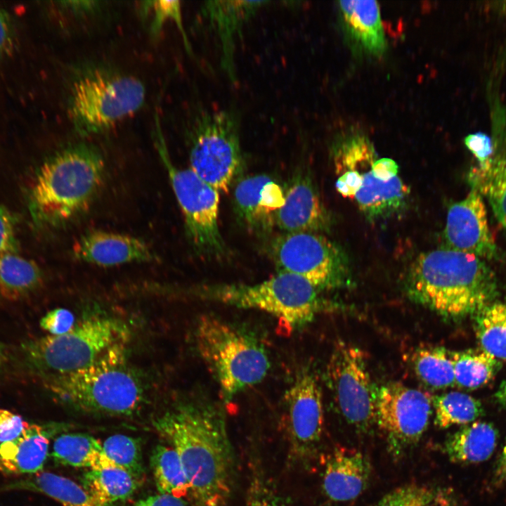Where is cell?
<instances>
[{
	"mask_svg": "<svg viewBox=\"0 0 506 506\" xmlns=\"http://www.w3.org/2000/svg\"><path fill=\"white\" fill-rule=\"evenodd\" d=\"M475 332L482 349L506 361V300L493 301L476 313Z\"/></svg>",
	"mask_w": 506,
	"mask_h": 506,
	"instance_id": "d6a6232c",
	"label": "cell"
},
{
	"mask_svg": "<svg viewBox=\"0 0 506 506\" xmlns=\"http://www.w3.org/2000/svg\"><path fill=\"white\" fill-rule=\"evenodd\" d=\"M243 506H289L287 500L260 476L253 478Z\"/></svg>",
	"mask_w": 506,
	"mask_h": 506,
	"instance_id": "74e56055",
	"label": "cell"
},
{
	"mask_svg": "<svg viewBox=\"0 0 506 506\" xmlns=\"http://www.w3.org/2000/svg\"><path fill=\"white\" fill-rule=\"evenodd\" d=\"M318 290L304 278L285 272L254 284L213 283L196 287L197 297L240 309L264 311L291 329L312 321L322 308Z\"/></svg>",
	"mask_w": 506,
	"mask_h": 506,
	"instance_id": "52a82bcc",
	"label": "cell"
},
{
	"mask_svg": "<svg viewBox=\"0 0 506 506\" xmlns=\"http://www.w3.org/2000/svg\"><path fill=\"white\" fill-rule=\"evenodd\" d=\"M412 363L418 379L426 386L440 389L455 384L450 351L440 346L422 347L413 355Z\"/></svg>",
	"mask_w": 506,
	"mask_h": 506,
	"instance_id": "1f68e13d",
	"label": "cell"
},
{
	"mask_svg": "<svg viewBox=\"0 0 506 506\" xmlns=\"http://www.w3.org/2000/svg\"><path fill=\"white\" fill-rule=\"evenodd\" d=\"M239 123L227 110L205 111L190 134V169L219 192L226 193L242 169Z\"/></svg>",
	"mask_w": 506,
	"mask_h": 506,
	"instance_id": "8fae6325",
	"label": "cell"
},
{
	"mask_svg": "<svg viewBox=\"0 0 506 506\" xmlns=\"http://www.w3.org/2000/svg\"><path fill=\"white\" fill-rule=\"evenodd\" d=\"M270 253L278 272L300 276L318 290L340 287L350 279L346 254L323 234L281 233L271 241Z\"/></svg>",
	"mask_w": 506,
	"mask_h": 506,
	"instance_id": "7c38bea8",
	"label": "cell"
},
{
	"mask_svg": "<svg viewBox=\"0 0 506 506\" xmlns=\"http://www.w3.org/2000/svg\"><path fill=\"white\" fill-rule=\"evenodd\" d=\"M72 254L77 261L104 267L159 259L153 248L141 238L103 230L82 235L73 244Z\"/></svg>",
	"mask_w": 506,
	"mask_h": 506,
	"instance_id": "e0dca14e",
	"label": "cell"
},
{
	"mask_svg": "<svg viewBox=\"0 0 506 506\" xmlns=\"http://www.w3.org/2000/svg\"><path fill=\"white\" fill-rule=\"evenodd\" d=\"M134 506H188L183 498L159 493L141 500Z\"/></svg>",
	"mask_w": 506,
	"mask_h": 506,
	"instance_id": "ee69618b",
	"label": "cell"
},
{
	"mask_svg": "<svg viewBox=\"0 0 506 506\" xmlns=\"http://www.w3.org/2000/svg\"><path fill=\"white\" fill-rule=\"evenodd\" d=\"M498 432L487 422H475L451 435L444 445L449 459L458 463H477L488 460L497 443Z\"/></svg>",
	"mask_w": 506,
	"mask_h": 506,
	"instance_id": "484cf974",
	"label": "cell"
},
{
	"mask_svg": "<svg viewBox=\"0 0 506 506\" xmlns=\"http://www.w3.org/2000/svg\"><path fill=\"white\" fill-rule=\"evenodd\" d=\"M177 452L193 506H226L233 487V456L224 417L204 403L179 405L153 422Z\"/></svg>",
	"mask_w": 506,
	"mask_h": 506,
	"instance_id": "6da1fadb",
	"label": "cell"
},
{
	"mask_svg": "<svg viewBox=\"0 0 506 506\" xmlns=\"http://www.w3.org/2000/svg\"><path fill=\"white\" fill-rule=\"evenodd\" d=\"M27 491L44 494L63 506H108L98 501L82 486L51 472H39L0 486V494Z\"/></svg>",
	"mask_w": 506,
	"mask_h": 506,
	"instance_id": "d4e9b609",
	"label": "cell"
},
{
	"mask_svg": "<svg viewBox=\"0 0 506 506\" xmlns=\"http://www.w3.org/2000/svg\"><path fill=\"white\" fill-rule=\"evenodd\" d=\"M434 423L440 428L454 424H466L483 413L481 403L464 393L450 391L433 398Z\"/></svg>",
	"mask_w": 506,
	"mask_h": 506,
	"instance_id": "836d02e7",
	"label": "cell"
},
{
	"mask_svg": "<svg viewBox=\"0 0 506 506\" xmlns=\"http://www.w3.org/2000/svg\"><path fill=\"white\" fill-rule=\"evenodd\" d=\"M327 377L346 421L360 430L375 422V394L363 351L338 342L327 365Z\"/></svg>",
	"mask_w": 506,
	"mask_h": 506,
	"instance_id": "5bb4252c",
	"label": "cell"
},
{
	"mask_svg": "<svg viewBox=\"0 0 506 506\" xmlns=\"http://www.w3.org/2000/svg\"><path fill=\"white\" fill-rule=\"evenodd\" d=\"M124 346L114 348L93 365L70 373L44 377L62 402L86 413L127 415L144 398L141 383L126 367Z\"/></svg>",
	"mask_w": 506,
	"mask_h": 506,
	"instance_id": "277c9868",
	"label": "cell"
},
{
	"mask_svg": "<svg viewBox=\"0 0 506 506\" xmlns=\"http://www.w3.org/2000/svg\"><path fill=\"white\" fill-rule=\"evenodd\" d=\"M195 339L224 402L261 382L268 372L269 358L259 341L216 317L200 318Z\"/></svg>",
	"mask_w": 506,
	"mask_h": 506,
	"instance_id": "5b68a950",
	"label": "cell"
},
{
	"mask_svg": "<svg viewBox=\"0 0 506 506\" xmlns=\"http://www.w3.org/2000/svg\"><path fill=\"white\" fill-rule=\"evenodd\" d=\"M446 247L473 254L482 259L497 255V247L491 233L482 196L471 189L460 201L448 210L444 229Z\"/></svg>",
	"mask_w": 506,
	"mask_h": 506,
	"instance_id": "2e32d148",
	"label": "cell"
},
{
	"mask_svg": "<svg viewBox=\"0 0 506 506\" xmlns=\"http://www.w3.org/2000/svg\"><path fill=\"white\" fill-rule=\"evenodd\" d=\"M375 506H455V503L446 489L410 484L391 491Z\"/></svg>",
	"mask_w": 506,
	"mask_h": 506,
	"instance_id": "e575fe53",
	"label": "cell"
},
{
	"mask_svg": "<svg viewBox=\"0 0 506 506\" xmlns=\"http://www.w3.org/2000/svg\"><path fill=\"white\" fill-rule=\"evenodd\" d=\"M465 144L477 160L478 164L487 161L492 155L494 141L489 136L481 133H474L465 138Z\"/></svg>",
	"mask_w": 506,
	"mask_h": 506,
	"instance_id": "b9f144b4",
	"label": "cell"
},
{
	"mask_svg": "<svg viewBox=\"0 0 506 506\" xmlns=\"http://www.w3.org/2000/svg\"><path fill=\"white\" fill-rule=\"evenodd\" d=\"M29 425L20 415L0 408V443L17 439Z\"/></svg>",
	"mask_w": 506,
	"mask_h": 506,
	"instance_id": "60d3db41",
	"label": "cell"
},
{
	"mask_svg": "<svg viewBox=\"0 0 506 506\" xmlns=\"http://www.w3.org/2000/svg\"><path fill=\"white\" fill-rule=\"evenodd\" d=\"M493 141L491 157L471 169L468 181L472 189L488 200L496 220L506 231V145Z\"/></svg>",
	"mask_w": 506,
	"mask_h": 506,
	"instance_id": "603a6c76",
	"label": "cell"
},
{
	"mask_svg": "<svg viewBox=\"0 0 506 506\" xmlns=\"http://www.w3.org/2000/svg\"><path fill=\"white\" fill-rule=\"evenodd\" d=\"M265 1H208L202 6V17L216 34L221 50V65L231 81L236 78L235 54L237 39L247 21Z\"/></svg>",
	"mask_w": 506,
	"mask_h": 506,
	"instance_id": "ffe728a7",
	"label": "cell"
},
{
	"mask_svg": "<svg viewBox=\"0 0 506 506\" xmlns=\"http://www.w3.org/2000/svg\"><path fill=\"white\" fill-rule=\"evenodd\" d=\"M365 141L353 140L337 151L335 186L353 199L370 221L387 217L401 208L409 190L398 176V166L391 158L375 159Z\"/></svg>",
	"mask_w": 506,
	"mask_h": 506,
	"instance_id": "8992f818",
	"label": "cell"
},
{
	"mask_svg": "<svg viewBox=\"0 0 506 506\" xmlns=\"http://www.w3.org/2000/svg\"><path fill=\"white\" fill-rule=\"evenodd\" d=\"M496 474L500 480H506V443L498 464Z\"/></svg>",
	"mask_w": 506,
	"mask_h": 506,
	"instance_id": "bcb514c9",
	"label": "cell"
},
{
	"mask_svg": "<svg viewBox=\"0 0 506 506\" xmlns=\"http://www.w3.org/2000/svg\"><path fill=\"white\" fill-rule=\"evenodd\" d=\"M234 209L242 224L259 235L275 228V214L284 203V191L269 176H250L240 181L234 190Z\"/></svg>",
	"mask_w": 506,
	"mask_h": 506,
	"instance_id": "ac0fdd59",
	"label": "cell"
},
{
	"mask_svg": "<svg viewBox=\"0 0 506 506\" xmlns=\"http://www.w3.org/2000/svg\"><path fill=\"white\" fill-rule=\"evenodd\" d=\"M4 360V356L1 349L0 348V366L2 365Z\"/></svg>",
	"mask_w": 506,
	"mask_h": 506,
	"instance_id": "c3c4849f",
	"label": "cell"
},
{
	"mask_svg": "<svg viewBox=\"0 0 506 506\" xmlns=\"http://www.w3.org/2000/svg\"><path fill=\"white\" fill-rule=\"evenodd\" d=\"M74 326V315L69 310L63 308L50 311L40 320V327L55 336L70 332Z\"/></svg>",
	"mask_w": 506,
	"mask_h": 506,
	"instance_id": "ab89813d",
	"label": "cell"
},
{
	"mask_svg": "<svg viewBox=\"0 0 506 506\" xmlns=\"http://www.w3.org/2000/svg\"><path fill=\"white\" fill-rule=\"evenodd\" d=\"M63 5L76 14H87L96 11L98 8V2L94 1H65Z\"/></svg>",
	"mask_w": 506,
	"mask_h": 506,
	"instance_id": "f6af8a7d",
	"label": "cell"
},
{
	"mask_svg": "<svg viewBox=\"0 0 506 506\" xmlns=\"http://www.w3.org/2000/svg\"><path fill=\"white\" fill-rule=\"evenodd\" d=\"M455 382L461 387L476 389L487 384L500 369V361L481 349L450 351Z\"/></svg>",
	"mask_w": 506,
	"mask_h": 506,
	"instance_id": "f546056e",
	"label": "cell"
},
{
	"mask_svg": "<svg viewBox=\"0 0 506 506\" xmlns=\"http://www.w3.org/2000/svg\"><path fill=\"white\" fill-rule=\"evenodd\" d=\"M145 15L152 13L150 25L151 32L157 35L162 30L164 22L173 20L179 29L186 47L189 50L190 45L183 25L181 2L179 1H148L141 6Z\"/></svg>",
	"mask_w": 506,
	"mask_h": 506,
	"instance_id": "8d00e7d4",
	"label": "cell"
},
{
	"mask_svg": "<svg viewBox=\"0 0 506 506\" xmlns=\"http://www.w3.org/2000/svg\"><path fill=\"white\" fill-rule=\"evenodd\" d=\"M129 337L126 325L114 317L94 315L85 318L68 332L26 343L29 362L44 377L70 373L87 368Z\"/></svg>",
	"mask_w": 506,
	"mask_h": 506,
	"instance_id": "ba28073f",
	"label": "cell"
},
{
	"mask_svg": "<svg viewBox=\"0 0 506 506\" xmlns=\"http://www.w3.org/2000/svg\"><path fill=\"white\" fill-rule=\"evenodd\" d=\"M103 451L116 466L141 479L144 467L139 440L124 434H115L102 443Z\"/></svg>",
	"mask_w": 506,
	"mask_h": 506,
	"instance_id": "d590c367",
	"label": "cell"
},
{
	"mask_svg": "<svg viewBox=\"0 0 506 506\" xmlns=\"http://www.w3.org/2000/svg\"><path fill=\"white\" fill-rule=\"evenodd\" d=\"M339 4L350 37L365 52L381 55L386 41L377 2L351 0Z\"/></svg>",
	"mask_w": 506,
	"mask_h": 506,
	"instance_id": "cb8c5ba5",
	"label": "cell"
},
{
	"mask_svg": "<svg viewBox=\"0 0 506 506\" xmlns=\"http://www.w3.org/2000/svg\"><path fill=\"white\" fill-rule=\"evenodd\" d=\"M150 467L160 493L183 498L189 494V484L179 456L171 446L157 445L154 448Z\"/></svg>",
	"mask_w": 506,
	"mask_h": 506,
	"instance_id": "4dcf8cb0",
	"label": "cell"
},
{
	"mask_svg": "<svg viewBox=\"0 0 506 506\" xmlns=\"http://www.w3.org/2000/svg\"><path fill=\"white\" fill-rule=\"evenodd\" d=\"M495 396L498 402L506 407V379L501 383Z\"/></svg>",
	"mask_w": 506,
	"mask_h": 506,
	"instance_id": "7dc6e473",
	"label": "cell"
},
{
	"mask_svg": "<svg viewBox=\"0 0 506 506\" xmlns=\"http://www.w3.org/2000/svg\"><path fill=\"white\" fill-rule=\"evenodd\" d=\"M50 427L32 424L17 439L0 443V472L32 475L43 469L48 455Z\"/></svg>",
	"mask_w": 506,
	"mask_h": 506,
	"instance_id": "7402d4cb",
	"label": "cell"
},
{
	"mask_svg": "<svg viewBox=\"0 0 506 506\" xmlns=\"http://www.w3.org/2000/svg\"><path fill=\"white\" fill-rule=\"evenodd\" d=\"M105 162L94 146L77 143L56 152L39 167L28 195L39 229L61 228L82 216L103 183Z\"/></svg>",
	"mask_w": 506,
	"mask_h": 506,
	"instance_id": "3957f363",
	"label": "cell"
},
{
	"mask_svg": "<svg viewBox=\"0 0 506 506\" xmlns=\"http://www.w3.org/2000/svg\"><path fill=\"white\" fill-rule=\"evenodd\" d=\"M17 219L6 207L0 205V252H17Z\"/></svg>",
	"mask_w": 506,
	"mask_h": 506,
	"instance_id": "f35d334b",
	"label": "cell"
},
{
	"mask_svg": "<svg viewBox=\"0 0 506 506\" xmlns=\"http://www.w3.org/2000/svg\"><path fill=\"white\" fill-rule=\"evenodd\" d=\"M370 473V464L361 451L337 448L326 461L323 477V491L334 501L353 500L366 488Z\"/></svg>",
	"mask_w": 506,
	"mask_h": 506,
	"instance_id": "44dd1931",
	"label": "cell"
},
{
	"mask_svg": "<svg viewBox=\"0 0 506 506\" xmlns=\"http://www.w3.org/2000/svg\"><path fill=\"white\" fill-rule=\"evenodd\" d=\"M432 405L429 393L400 382L376 389L375 422L392 455L398 457L418 442L429 424Z\"/></svg>",
	"mask_w": 506,
	"mask_h": 506,
	"instance_id": "4fadbf2b",
	"label": "cell"
},
{
	"mask_svg": "<svg viewBox=\"0 0 506 506\" xmlns=\"http://www.w3.org/2000/svg\"><path fill=\"white\" fill-rule=\"evenodd\" d=\"M502 9L506 12V1L502 5Z\"/></svg>",
	"mask_w": 506,
	"mask_h": 506,
	"instance_id": "681fc988",
	"label": "cell"
},
{
	"mask_svg": "<svg viewBox=\"0 0 506 506\" xmlns=\"http://www.w3.org/2000/svg\"><path fill=\"white\" fill-rule=\"evenodd\" d=\"M284 203L275 214L282 233L323 234L331 226L330 216L308 175L298 174L284 191Z\"/></svg>",
	"mask_w": 506,
	"mask_h": 506,
	"instance_id": "d6986e66",
	"label": "cell"
},
{
	"mask_svg": "<svg viewBox=\"0 0 506 506\" xmlns=\"http://www.w3.org/2000/svg\"><path fill=\"white\" fill-rule=\"evenodd\" d=\"M62 465L100 469L115 465L105 455L102 443L85 434H64L53 441L51 453Z\"/></svg>",
	"mask_w": 506,
	"mask_h": 506,
	"instance_id": "4316f807",
	"label": "cell"
},
{
	"mask_svg": "<svg viewBox=\"0 0 506 506\" xmlns=\"http://www.w3.org/2000/svg\"><path fill=\"white\" fill-rule=\"evenodd\" d=\"M284 401L290 457L297 462H304L316 451L324 424L321 389L309 368L297 372Z\"/></svg>",
	"mask_w": 506,
	"mask_h": 506,
	"instance_id": "9a60e30c",
	"label": "cell"
},
{
	"mask_svg": "<svg viewBox=\"0 0 506 506\" xmlns=\"http://www.w3.org/2000/svg\"><path fill=\"white\" fill-rule=\"evenodd\" d=\"M43 281V273L34 261L17 252H0V294L18 300L37 290Z\"/></svg>",
	"mask_w": 506,
	"mask_h": 506,
	"instance_id": "83f0119b",
	"label": "cell"
},
{
	"mask_svg": "<svg viewBox=\"0 0 506 506\" xmlns=\"http://www.w3.org/2000/svg\"><path fill=\"white\" fill-rule=\"evenodd\" d=\"M155 119V145L183 213L187 238L197 254L209 259L222 258L226 247L219 226V192L190 168L181 169L173 164L158 119Z\"/></svg>",
	"mask_w": 506,
	"mask_h": 506,
	"instance_id": "30bf717a",
	"label": "cell"
},
{
	"mask_svg": "<svg viewBox=\"0 0 506 506\" xmlns=\"http://www.w3.org/2000/svg\"><path fill=\"white\" fill-rule=\"evenodd\" d=\"M15 36L11 18L0 6V62L13 53Z\"/></svg>",
	"mask_w": 506,
	"mask_h": 506,
	"instance_id": "7bdbcfd3",
	"label": "cell"
},
{
	"mask_svg": "<svg viewBox=\"0 0 506 506\" xmlns=\"http://www.w3.org/2000/svg\"><path fill=\"white\" fill-rule=\"evenodd\" d=\"M145 97V86L137 78L94 70L72 82L68 113L75 131L90 136L134 114Z\"/></svg>",
	"mask_w": 506,
	"mask_h": 506,
	"instance_id": "9c48e42d",
	"label": "cell"
},
{
	"mask_svg": "<svg viewBox=\"0 0 506 506\" xmlns=\"http://www.w3.org/2000/svg\"><path fill=\"white\" fill-rule=\"evenodd\" d=\"M82 486L98 501L108 506L131 496L140 479L116 466L89 469L82 479Z\"/></svg>",
	"mask_w": 506,
	"mask_h": 506,
	"instance_id": "f1b7e54d",
	"label": "cell"
},
{
	"mask_svg": "<svg viewBox=\"0 0 506 506\" xmlns=\"http://www.w3.org/2000/svg\"><path fill=\"white\" fill-rule=\"evenodd\" d=\"M405 287L413 301L448 318L477 313L498 294L495 274L484 259L448 247L418 254Z\"/></svg>",
	"mask_w": 506,
	"mask_h": 506,
	"instance_id": "7a4b0ae2",
	"label": "cell"
}]
</instances>
